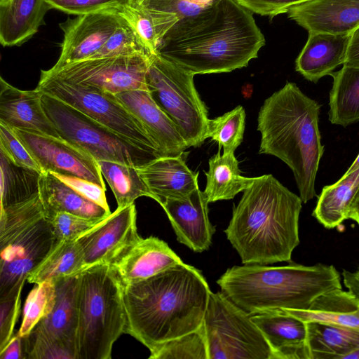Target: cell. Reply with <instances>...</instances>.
Segmentation results:
<instances>
[{
	"label": "cell",
	"instance_id": "f1b7e54d",
	"mask_svg": "<svg viewBox=\"0 0 359 359\" xmlns=\"http://www.w3.org/2000/svg\"><path fill=\"white\" fill-rule=\"evenodd\" d=\"M219 151L209 159V168L205 172L207 181L204 193L209 203L233 198L243 192L255 178L241 175L234 152L221 154Z\"/></svg>",
	"mask_w": 359,
	"mask_h": 359
},
{
	"label": "cell",
	"instance_id": "7402d4cb",
	"mask_svg": "<svg viewBox=\"0 0 359 359\" xmlns=\"http://www.w3.org/2000/svg\"><path fill=\"white\" fill-rule=\"evenodd\" d=\"M272 351V359H310L306 323L283 310L251 315Z\"/></svg>",
	"mask_w": 359,
	"mask_h": 359
},
{
	"label": "cell",
	"instance_id": "4fadbf2b",
	"mask_svg": "<svg viewBox=\"0 0 359 359\" xmlns=\"http://www.w3.org/2000/svg\"><path fill=\"white\" fill-rule=\"evenodd\" d=\"M43 172L76 176L106 189L97 162L84 150L62 138L11 128Z\"/></svg>",
	"mask_w": 359,
	"mask_h": 359
},
{
	"label": "cell",
	"instance_id": "2e32d148",
	"mask_svg": "<svg viewBox=\"0 0 359 359\" xmlns=\"http://www.w3.org/2000/svg\"><path fill=\"white\" fill-rule=\"evenodd\" d=\"M208 203L204 191L198 188L184 198L166 199L161 204L177 241L196 252L210 248L215 232L208 217Z\"/></svg>",
	"mask_w": 359,
	"mask_h": 359
},
{
	"label": "cell",
	"instance_id": "7dc6e473",
	"mask_svg": "<svg viewBox=\"0 0 359 359\" xmlns=\"http://www.w3.org/2000/svg\"><path fill=\"white\" fill-rule=\"evenodd\" d=\"M253 13L273 18L306 0H236Z\"/></svg>",
	"mask_w": 359,
	"mask_h": 359
},
{
	"label": "cell",
	"instance_id": "52a82bcc",
	"mask_svg": "<svg viewBox=\"0 0 359 359\" xmlns=\"http://www.w3.org/2000/svg\"><path fill=\"white\" fill-rule=\"evenodd\" d=\"M39 194L1 210L0 298L22 293L30 273L59 242Z\"/></svg>",
	"mask_w": 359,
	"mask_h": 359
},
{
	"label": "cell",
	"instance_id": "d590c367",
	"mask_svg": "<svg viewBox=\"0 0 359 359\" xmlns=\"http://www.w3.org/2000/svg\"><path fill=\"white\" fill-rule=\"evenodd\" d=\"M149 359H208L203 325L150 351Z\"/></svg>",
	"mask_w": 359,
	"mask_h": 359
},
{
	"label": "cell",
	"instance_id": "681fc988",
	"mask_svg": "<svg viewBox=\"0 0 359 359\" xmlns=\"http://www.w3.org/2000/svg\"><path fill=\"white\" fill-rule=\"evenodd\" d=\"M343 65L359 66V27L350 35L346 61Z\"/></svg>",
	"mask_w": 359,
	"mask_h": 359
},
{
	"label": "cell",
	"instance_id": "7c38bea8",
	"mask_svg": "<svg viewBox=\"0 0 359 359\" xmlns=\"http://www.w3.org/2000/svg\"><path fill=\"white\" fill-rule=\"evenodd\" d=\"M150 57L136 55L86 59L56 71L41 70V73L67 82L93 86L114 95L132 90H148L146 78Z\"/></svg>",
	"mask_w": 359,
	"mask_h": 359
},
{
	"label": "cell",
	"instance_id": "d4e9b609",
	"mask_svg": "<svg viewBox=\"0 0 359 359\" xmlns=\"http://www.w3.org/2000/svg\"><path fill=\"white\" fill-rule=\"evenodd\" d=\"M50 9L46 0H0L2 46H20L29 40L44 24Z\"/></svg>",
	"mask_w": 359,
	"mask_h": 359
},
{
	"label": "cell",
	"instance_id": "7bdbcfd3",
	"mask_svg": "<svg viewBox=\"0 0 359 359\" xmlns=\"http://www.w3.org/2000/svg\"><path fill=\"white\" fill-rule=\"evenodd\" d=\"M0 151L18 166L42 172L41 168L15 135L12 129L0 122Z\"/></svg>",
	"mask_w": 359,
	"mask_h": 359
},
{
	"label": "cell",
	"instance_id": "ac0fdd59",
	"mask_svg": "<svg viewBox=\"0 0 359 359\" xmlns=\"http://www.w3.org/2000/svg\"><path fill=\"white\" fill-rule=\"evenodd\" d=\"M287 13L309 33L351 34L359 27V0H306Z\"/></svg>",
	"mask_w": 359,
	"mask_h": 359
},
{
	"label": "cell",
	"instance_id": "8d00e7d4",
	"mask_svg": "<svg viewBox=\"0 0 359 359\" xmlns=\"http://www.w3.org/2000/svg\"><path fill=\"white\" fill-rule=\"evenodd\" d=\"M56 299L55 284L45 281L36 284L28 294L23 310V318L18 334L27 335L37 323L52 311Z\"/></svg>",
	"mask_w": 359,
	"mask_h": 359
},
{
	"label": "cell",
	"instance_id": "e575fe53",
	"mask_svg": "<svg viewBox=\"0 0 359 359\" xmlns=\"http://www.w3.org/2000/svg\"><path fill=\"white\" fill-rule=\"evenodd\" d=\"M245 125V111L239 105L223 115L209 119L207 138L217 142L223 153L234 152L241 144Z\"/></svg>",
	"mask_w": 359,
	"mask_h": 359
},
{
	"label": "cell",
	"instance_id": "8992f818",
	"mask_svg": "<svg viewBox=\"0 0 359 359\" xmlns=\"http://www.w3.org/2000/svg\"><path fill=\"white\" fill-rule=\"evenodd\" d=\"M77 309V359H111L126 318L123 284L110 264L80 272Z\"/></svg>",
	"mask_w": 359,
	"mask_h": 359
},
{
	"label": "cell",
	"instance_id": "6da1fadb",
	"mask_svg": "<svg viewBox=\"0 0 359 359\" xmlns=\"http://www.w3.org/2000/svg\"><path fill=\"white\" fill-rule=\"evenodd\" d=\"M264 44L253 13L236 0H216L176 22L158 53L194 75L223 73L248 66Z\"/></svg>",
	"mask_w": 359,
	"mask_h": 359
},
{
	"label": "cell",
	"instance_id": "5bb4252c",
	"mask_svg": "<svg viewBox=\"0 0 359 359\" xmlns=\"http://www.w3.org/2000/svg\"><path fill=\"white\" fill-rule=\"evenodd\" d=\"M135 203L116 210L76 241L83 254L86 269L111 264L140 236L136 225Z\"/></svg>",
	"mask_w": 359,
	"mask_h": 359
},
{
	"label": "cell",
	"instance_id": "3957f363",
	"mask_svg": "<svg viewBox=\"0 0 359 359\" xmlns=\"http://www.w3.org/2000/svg\"><path fill=\"white\" fill-rule=\"evenodd\" d=\"M302 203L272 175L255 177L224 230L243 264L291 262Z\"/></svg>",
	"mask_w": 359,
	"mask_h": 359
},
{
	"label": "cell",
	"instance_id": "ee69618b",
	"mask_svg": "<svg viewBox=\"0 0 359 359\" xmlns=\"http://www.w3.org/2000/svg\"><path fill=\"white\" fill-rule=\"evenodd\" d=\"M52 9L80 15L116 9L127 0H46Z\"/></svg>",
	"mask_w": 359,
	"mask_h": 359
},
{
	"label": "cell",
	"instance_id": "cb8c5ba5",
	"mask_svg": "<svg viewBox=\"0 0 359 359\" xmlns=\"http://www.w3.org/2000/svg\"><path fill=\"white\" fill-rule=\"evenodd\" d=\"M350 35L309 33L307 41L296 59V71L313 83L330 75L346 61Z\"/></svg>",
	"mask_w": 359,
	"mask_h": 359
},
{
	"label": "cell",
	"instance_id": "816d5d0a",
	"mask_svg": "<svg viewBox=\"0 0 359 359\" xmlns=\"http://www.w3.org/2000/svg\"><path fill=\"white\" fill-rule=\"evenodd\" d=\"M355 221L359 226V187L353 196L347 212V219Z\"/></svg>",
	"mask_w": 359,
	"mask_h": 359
},
{
	"label": "cell",
	"instance_id": "83f0119b",
	"mask_svg": "<svg viewBox=\"0 0 359 359\" xmlns=\"http://www.w3.org/2000/svg\"><path fill=\"white\" fill-rule=\"evenodd\" d=\"M306 326L310 359H343L359 348V330L319 322Z\"/></svg>",
	"mask_w": 359,
	"mask_h": 359
},
{
	"label": "cell",
	"instance_id": "f35d334b",
	"mask_svg": "<svg viewBox=\"0 0 359 359\" xmlns=\"http://www.w3.org/2000/svg\"><path fill=\"white\" fill-rule=\"evenodd\" d=\"M136 55H151L148 53L131 27L124 20L103 46L88 59L127 57Z\"/></svg>",
	"mask_w": 359,
	"mask_h": 359
},
{
	"label": "cell",
	"instance_id": "f5cc1de1",
	"mask_svg": "<svg viewBox=\"0 0 359 359\" xmlns=\"http://www.w3.org/2000/svg\"><path fill=\"white\" fill-rule=\"evenodd\" d=\"M358 168H359V154L358 155V156L356 157L355 161L353 162V163L348 168V170L346 171L344 175L350 174Z\"/></svg>",
	"mask_w": 359,
	"mask_h": 359
},
{
	"label": "cell",
	"instance_id": "9c48e42d",
	"mask_svg": "<svg viewBox=\"0 0 359 359\" xmlns=\"http://www.w3.org/2000/svg\"><path fill=\"white\" fill-rule=\"evenodd\" d=\"M41 93L42 107L60 136L96 161H110L138 167L161 157L128 142L69 104Z\"/></svg>",
	"mask_w": 359,
	"mask_h": 359
},
{
	"label": "cell",
	"instance_id": "d6a6232c",
	"mask_svg": "<svg viewBox=\"0 0 359 359\" xmlns=\"http://www.w3.org/2000/svg\"><path fill=\"white\" fill-rule=\"evenodd\" d=\"M115 196L117 208L133 204L141 196L154 200V196L140 176L135 166L110 161H97Z\"/></svg>",
	"mask_w": 359,
	"mask_h": 359
},
{
	"label": "cell",
	"instance_id": "8fae6325",
	"mask_svg": "<svg viewBox=\"0 0 359 359\" xmlns=\"http://www.w3.org/2000/svg\"><path fill=\"white\" fill-rule=\"evenodd\" d=\"M36 89L69 104L138 147L163 156L141 123L114 94L43 73Z\"/></svg>",
	"mask_w": 359,
	"mask_h": 359
},
{
	"label": "cell",
	"instance_id": "bcb514c9",
	"mask_svg": "<svg viewBox=\"0 0 359 359\" xmlns=\"http://www.w3.org/2000/svg\"><path fill=\"white\" fill-rule=\"evenodd\" d=\"M53 174L86 198L110 210L107 201L106 189L101 186L76 176Z\"/></svg>",
	"mask_w": 359,
	"mask_h": 359
},
{
	"label": "cell",
	"instance_id": "484cf974",
	"mask_svg": "<svg viewBox=\"0 0 359 359\" xmlns=\"http://www.w3.org/2000/svg\"><path fill=\"white\" fill-rule=\"evenodd\" d=\"M39 195L44 215L49 219L58 212L102 220L110 210L86 198L50 172L40 173Z\"/></svg>",
	"mask_w": 359,
	"mask_h": 359
},
{
	"label": "cell",
	"instance_id": "c3c4849f",
	"mask_svg": "<svg viewBox=\"0 0 359 359\" xmlns=\"http://www.w3.org/2000/svg\"><path fill=\"white\" fill-rule=\"evenodd\" d=\"M1 359H25L22 337L17 332L0 351Z\"/></svg>",
	"mask_w": 359,
	"mask_h": 359
},
{
	"label": "cell",
	"instance_id": "b9f144b4",
	"mask_svg": "<svg viewBox=\"0 0 359 359\" xmlns=\"http://www.w3.org/2000/svg\"><path fill=\"white\" fill-rule=\"evenodd\" d=\"M48 221L58 241H73L76 240L101 220L88 219L67 212H58Z\"/></svg>",
	"mask_w": 359,
	"mask_h": 359
},
{
	"label": "cell",
	"instance_id": "5b68a950",
	"mask_svg": "<svg viewBox=\"0 0 359 359\" xmlns=\"http://www.w3.org/2000/svg\"><path fill=\"white\" fill-rule=\"evenodd\" d=\"M217 283L231 302L250 315L307 310L322 294L342 288L340 274L333 265L305 266L291 262L282 266H234Z\"/></svg>",
	"mask_w": 359,
	"mask_h": 359
},
{
	"label": "cell",
	"instance_id": "f546056e",
	"mask_svg": "<svg viewBox=\"0 0 359 359\" xmlns=\"http://www.w3.org/2000/svg\"><path fill=\"white\" fill-rule=\"evenodd\" d=\"M330 76L329 120L344 127L359 121V66L343 65Z\"/></svg>",
	"mask_w": 359,
	"mask_h": 359
},
{
	"label": "cell",
	"instance_id": "30bf717a",
	"mask_svg": "<svg viewBox=\"0 0 359 359\" xmlns=\"http://www.w3.org/2000/svg\"><path fill=\"white\" fill-rule=\"evenodd\" d=\"M203 325L208 359H272V351L251 315L222 292H210Z\"/></svg>",
	"mask_w": 359,
	"mask_h": 359
},
{
	"label": "cell",
	"instance_id": "d6986e66",
	"mask_svg": "<svg viewBox=\"0 0 359 359\" xmlns=\"http://www.w3.org/2000/svg\"><path fill=\"white\" fill-rule=\"evenodd\" d=\"M183 262L163 240L140 237L110 265L123 285L151 277Z\"/></svg>",
	"mask_w": 359,
	"mask_h": 359
},
{
	"label": "cell",
	"instance_id": "4316f807",
	"mask_svg": "<svg viewBox=\"0 0 359 359\" xmlns=\"http://www.w3.org/2000/svg\"><path fill=\"white\" fill-rule=\"evenodd\" d=\"M305 323L319 322L359 330V300L336 288L318 297L307 310H283Z\"/></svg>",
	"mask_w": 359,
	"mask_h": 359
},
{
	"label": "cell",
	"instance_id": "836d02e7",
	"mask_svg": "<svg viewBox=\"0 0 359 359\" xmlns=\"http://www.w3.org/2000/svg\"><path fill=\"white\" fill-rule=\"evenodd\" d=\"M1 210L22 203L39 194L40 172L14 164L2 151Z\"/></svg>",
	"mask_w": 359,
	"mask_h": 359
},
{
	"label": "cell",
	"instance_id": "f6af8a7d",
	"mask_svg": "<svg viewBox=\"0 0 359 359\" xmlns=\"http://www.w3.org/2000/svg\"><path fill=\"white\" fill-rule=\"evenodd\" d=\"M21 306V293L0 298V351L13 337Z\"/></svg>",
	"mask_w": 359,
	"mask_h": 359
},
{
	"label": "cell",
	"instance_id": "e0dca14e",
	"mask_svg": "<svg viewBox=\"0 0 359 359\" xmlns=\"http://www.w3.org/2000/svg\"><path fill=\"white\" fill-rule=\"evenodd\" d=\"M114 95L141 123L163 156H180L189 148L176 125L149 90H132Z\"/></svg>",
	"mask_w": 359,
	"mask_h": 359
},
{
	"label": "cell",
	"instance_id": "ab89813d",
	"mask_svg": "<svg viewBox=\"0 0 359 359\" xmlns=\"http://www.w3.org/2000/svg\"><path fill=\"white\" fill-rule=\"evenodd\" d=\"M134 1L154 20L166 22L172 26L179 20L196 15L204 10L189 0Z\"/></svg>",
	"mask_w": 359,
	"mask_h": 359
},
{
	"label": "cell",
	"instance_id": "db71d44e",
	"mask_svg": "<svg viewBox=\"0 0 359 359\" xmlns=\"http://www.w3.org/2000/svg\"><path fill=\"white\" fill-rule=\"evenodd\" d=\"M343 359H359V348L345 355Z\"/></svg>",
	"mask_w": 359,
	"mask_h": 359
},
{
	"label": "cell",
	"instance_id": "ffe728a7",
	"mask_svg": "<svg viewBox=\"0 0 359 359\" xmlns=\"http://www.w3.org/2000/svg\"><path fill=\"white\" fill-rule=\"evenodd\" d=\"M41 92L22 90L0 78V122L11 128L62 138L41 104Z\"/></svg>",
	"mask_w": 359,
	"mask_h": 359
},
{
	"label": "cell",
	"instance_id": "f907efd6",
	"mask_svg": "<svg viewBox=\"0 0 359 359\" xmlns=\"http://www.w3.org/2000/svg\"><path fill=\"white\" fill-rule=\"evenodd\" d=\"M342 277L348 291L359 300V268L355 271L343 270Z\"/></svg>",
	"mask_w": 359,
	"mask_h": 359
},
{
	"label": "cell",
	"instance_id": "4dcf8cb0",
	"mask_svg": "<svg viewBox=\"0 0 359 359\" xmlns=\"http://www.w3.org/2000/svg\"><path fill=\"white\" fill-rule=\"evenodd\" d=\"M359 187V168L344 175L337 182L323 187L313 216L325 228L331 229L347 219L349 204Z\"/></svg>",
	"mask_w": 359,
	"mask_h": 359
},
{
	"label": "cell",
	"instance_id": "277c9868",
	"mask_svg": "<svg viewBox=\"0 0 359 359\" xmlns=\"http://www.w3.org/2000/svg\"><path fill=\"white\" fill-rule=\"evenodd\" d=\"M320 109L296 83L287 82L264 100L257 117L259 153L274 156L289 166L304 203L316 195V177L324 152Z\"/></svg>",
	"mask_w": 359,
	"mask_h": 359
},
{
	"label": "cell",
	"instance_id": "7a4b0ae2",
	"mask_svg": "<svg viewBox=\"0 0 359 359\" xmlns=\"http://www.w3.org/2000/svg\"><path fill=\"white\" fill-rule=\"evenodd\" d=\"M211 290L201 271L184 262L123 285L125 333L150 351L198 329Z\"/></svg>",
	"mask_w": 359,
	"mask_h": 359
},
{
	"label": "cell",
	"instance_id": "1f68e13d",
	"mask_svg": "<svg viewBox=\"0 0 359 359\" xmlns=\"http://www.w3.org/2000/svg\"><path fill=\"white\" fill-rule=\"evenodd\" d=\"M86 269L81 248L76 240L60 241L43 262L27 277L39 284L79 273Z\"/></svg>",
	"mask_w": 359,
	"mask_h": 359
},
{
	"label": "cell",
	"instance_id": "ba28073f",
	"mask_svg": "<svg viewBox=\"0 0 359 359\" xmlns=\"http://www.w3.org/2000/svg\"><path fill=\"white\" fill-rule=\"evenodd\" d=\"M194 74L156 53L147 73L148 90L177 127L189 147L207 139L208 110L194 85Z\"/></svg>",
	"mask_w": 359,
	"mask_h": 359
},
{
	"label": "cell",
	"instance_id": "44dd1931",
	"mask_svg": "<svg viewBox=\"0 0 359 359\" xmlns=\"http://www.w3.org/2000/svg\"><path fill=\"white\" fill-rule=\"evenodd\" d=\"M79 273L52 281L56 291L55 305L30 332L62 343L75 353L76 359Z\"/></svg>",
	"mask_w": 359,
	"mask_h": 359
},
{
	"label": "cell",
	"instance_id": "9a60e30c",
	"mask_svg": "<svg viewBox=\"0 0 359 359\" xmlns=\"http://www.w3.org/2000/svg\"><path fill=\"white\" fill-rule=\"evenodd\" d=\"M123 21L116 9H111L76 15L60 23L63 32L60 54L49 69L56 71L69 64L90 58Z\"/></svg>",
	"mask_w": 359,
	"mask_h": 359
},
{
	"label": "cell",
	"instance_id": "74e56055",
	"mask_svg": "<svg viewBox=\"0 0 359 359\" xmlns=\"http://www.w3.org/2000/svg\"><path fill=\"white\" fill-rule=\"evenodd\" d=\"M116 11L131 27L148 53L150 55L158 53L161 40L150 15L134 0H127Z\"/></svg>",
	"mask_w": 359,
	"mask_h": 359
},
{
	"label": "cell",
	"instance_id": "603a6c76",
	"mask_svg": "<svg viewBox=\"0 0 359 359\" xmlns=\"http://www.w3.org/2000/svg\"><path fill=\"white\" fill-rule=\"evenodd\" d=\"M136 168L160 205L166 199L184 198L198 188V172L189 168L183 154L161 156Z\"/></svg>",
	"mask_w": 359,
	"mask_h": 359
},
{
	"label": "cell",
	"instance_id": "60d3db41",
	"mask_svg": "<svg viewBox=\"0 0 359 359\" xmlns=\"http://www.w3.org/2000/svg\"><path fill=\"white\" fill-rule=\"evenodd\" d=\"M23 353L28 359H76L74 352L55 340L29 332L22 337Z\"/></svg>",
	"mask_w": 359,
	"mask_h": 359
}]
</instances>
